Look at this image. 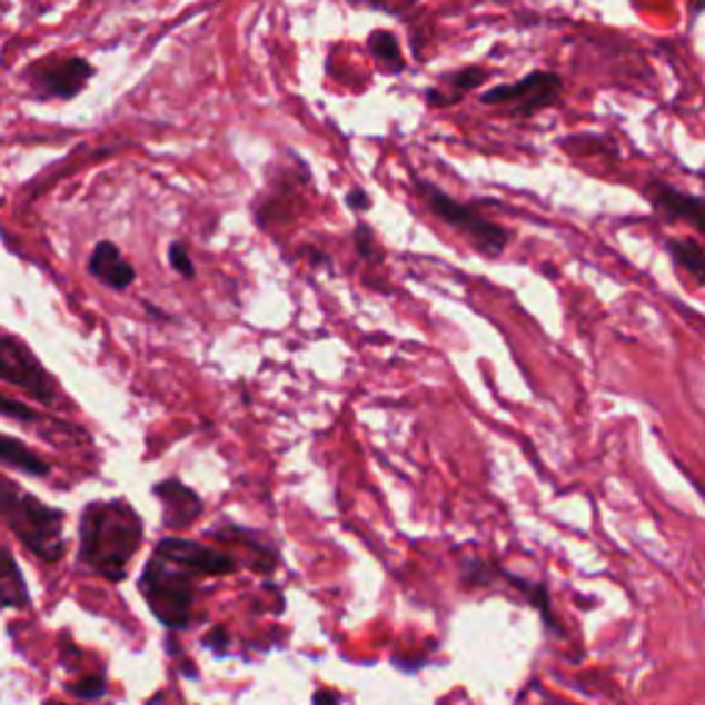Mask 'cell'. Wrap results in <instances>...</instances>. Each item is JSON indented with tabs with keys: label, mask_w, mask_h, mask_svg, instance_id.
Masks as SVG:
<instances>
[{
	"label": "cell",
	"mask_w": 705,
	"mask_h": 705,
	"mask_svg": "<svg viewBox=\"0 0 705 705\" xmlns=\"http://www.w3.org/2000/svg\"><path fill=\"white\" fill-rule=\"evenodd\" d=\"M106 678L102 675H89V678H80L78 684H69L67 692L69 695L80 697V701H100L106 695Z\"/></svg>",
	"instance_id": "ac0fdd59"
},
{
	"label": "cell",
	"mask_w": 705,
	"mask_h": 705,
	"mask_svg": "<svg viewBox=\"0 0 705 705\" xmlns=\"http://www.w3.org/2000/svg\"><path fill=\"white\" fill-rule=\"evenodd\" d=\"M352 242H356V251L361 254V259L375 257V232L367 224H358L356 232H352Z\"/></svg>",
	"instance_id": "44dd1931"
},
{
	"label": "cell",
	"mask_w": 705,
	"mask_h": 705,
	"mask_svg": "<svg viewBox=\"0 0 705 705\" xmlns=\"http://www.w3.org/2000/svg\"><path fill=\"white\" fill-rule=\"evenodd\" d=\"M155 496L163 505V522L169 529H188L205 510L199 494L175 477L155 485Z\"/></svg>",
	"instance_id": "30bf717a"
},
{
	"label": "cell",
	"mask_w": 705,
	"mask_h": 705,
	"mask_svg": "<svg viewBox=\"0 0 705 705\" xmlns=\"http://www.w3.org/2000/svg\"><path fill=\"white\" fill-rule=\"evenodd\" d=\"M361 3H367L369 9L386 11V14H406L408 9L419 6L421 0H361Z\"/></svg>",
	"instance_id": "7402d4cb"
},
{
	"label": "cell",
	"mask_w": 705,
	"mask_h": 705,
	"mask_svg": "<svg viewBox=\"0 0 705 705\" xmlns=\"http://www.w3.org/2000/svg\"><path fill=\"white\" fill-rule=\"evenodd\" d=\"M138 589L147 598L149 609L163 626L185 628L193 617V574H188L179 565L152 554V559L143 568Z\"/></svg>",
	"instance_id": "3957f363"
},
{
	"label": "cell",
	"mask_w": 705,
	"mask_h": 705,
	"mask_svg": "<svg viewBox=\"0 0 705 705\" xmlns=\"http://www.w3.org/2000/svg\"><path fill=\"white\" fill-rule=\"evenodd\" d=\"M645 196L653 210L662 218H667V221L689 224L695 232H703L705 229L703 199L697 193H686V190L675 188V185L656 179V182L647 185Z\"/></svg>",
	"instance_id": "9c48e42d"
},
{
	"label": "cell",
	"mask_w": 705,
	"mask_h": 705,
	"mask_svg": "<svg viewBox=\"0 0 705 705\" xmlns=\"http://www.w3.org/2000/svg\"><path fill=\"white\" fill-rule=\"evenodd\" d=\"M143 540L141 516L125 499L91 502L80 518V563L108 582H121Z\"/></svg>",
	"instance_id": "6da1fadb"
},
{
	"label": "cell",
	"mask_w": 705,
	"mask_h": 705,
	"mask_svg": "<svg viewBox=\"0 0 705 705\" xmlns=\"http://www.w3.org/2000/svg\"><path fill=\"white\" fill-rule=\"evenodd\" d=\"M315 705H339L337 692H317Z\"/></svg>",
	"instance_id": "d4e9b609"
},
{
	"label": "cell",
	"mask_w": 705,
	"mask_h": 705,
	"mask_svg": "<svg viewBox=\"0 0 705 705\" xmlns=\"http://www.w3.org/2000/svg\"><path fill=\"white\" fill-rule=\"evenodd\" d=\"M31 604L22 570L14 554L0 546V609H26Z\"/></svg>",
	"instance_id": "7c38bea8"
},
{
	"label": "cell",
	"mask_w": 705,
	"mask_h": 705,
	"mask_svg": "<svg viewBox=\"0 0 705 705\" xmlns=\"http://www.w3.org/2000/svg\"><path fill=\"white\" fill-rule=\"evenodd\" d=\"M0 464L11 466V469H20L26 474H33V477H48L50 474L48 460L39 458L28 444L20 441V438L3 436V433H0Z\"/></svg>",
	"instance_id": "4fadbf2b"
},
{
	"label": "cell",
	"mask_w": 705,
	"mask_h": 705,
	"mask_svg": "<svg viewBox=\"0 0 705 705\" xmlns=\"http://www.w3.org/2000/svg\"><path fill=\"white\" fill-rule=\"evenodd\" d=\"M0 416H9V419H17V421H37L39 414L33 411V408H28L26 403L14 400V397L3 395L0 391Z\"/></svg>",
	"instance_id": "d6986e66"
},
{
	"label": "cell",
	"mask_w": 705,
	"mask_h": 705,
	"mask_svg": "<svg viewBox=\"0 0 705 705\" xmlns=\"http://www.w3.org/2000/svg\"><path fill=\"white\" fill-rule=\"evenodd\" d=\"M488 78H490L488 69H483V67H460V69H455V72L441 75V80H438V89L444 86V89L453 91V95L447 97V108H449V106H458V102L464 100V97L469 95V91L479 89V86H483Z\"/></svg>",
	"instance_id": "9a60e30c"
},
{
	"label": "cell",
	"mask_w": 705,
	"mask_h": 705,
	"mask_svg": "<svg viewBox=\"0 0 705 705\" xmlns=\"http://www.w3.org/2000/svg\"><path fill=\"white\" fill-rule=\"evenodd\" d=\"M155 554L193 576H229L237 570V559L232 554H224L199 540H188V537H163L155 546Z\"/></svg>",
	"instance_id": "ba28073f"
},
{
	"label": "cell",
	"mask_w": 705,
	"mask_h": 705,
	"mask_svg": "<svg viewBox=\"0 0 705 705\" xmlns=\"http://www.w3.org/2000/svg\"><path fill=\"white\" fill-rule=\"evenodd\" d=\"M169 262H171V268H175L177 274L182 276V279H193L196 276V265H193V259H190L188 248H185L182 242H171Z\"/></svg>",
	"instance_id": "ffe728a7"
},
{
	"label": "cell",
	"mask_w": 705,
	"mask_h": 705,
	"mask_svg": "<svg viewBox=\"0 0 705 705\" xmlns=\"http://www.w3.org/2000/svg\"><path fill=\"white\" fill-rule=\"evenodd\" d=\"M559 95H563V78L557 72H548V69H537V72L513 80V83H499L494 89L483 91L479 102L505 108L513 117L529 119L535 113L546 111V108L557 106Z\"/></svg>",
	"instance_id": "5b68a950"
},
{
	"label": "cell",
	"mask_w": 705,
	"mask_h": 705,
	"mask_svg": "<svg viewBox=\"0 0 705 705\" xmlns=\"http://www.w3.org/2000/svg\"><path fill=\"white\" fill-rule=\"evenodd\" d=\"M505 576H507V582H513V587H518V589H522L524 595H527V598L532 600V604L537 606V612H540V615L546 617L548 626H552L554 632L559 634L557 620H554V615H552V604H548V593H546V587H543V585H529V582L518 579V576H513V574H505Z\"/></svg>",
	"instance_id": "e0dca14e"
},
{
	"label": "cell",
	"mask_w": 705,
	"mask_h": 705,
	"mask_svg": "<svg viewBox=\"0 0 705 705\" xmlns=\"http://www.w3.org/2000/svg\"><path fill=\"white\" fill-rule=\"evenodd\" d=\"M89 274L111 290H127L136 281V268L121 257L119 246L111 240L97 242L89 257Z\"/></svg>",
	"instance_id": "8fae6325"
},
{
	"label": "cell",
	"mask_w": 705,
	"mask_h": 705,
	"mask_svg": "<svg viewBox=\"0 0 705 705\" xmlns=\"http://www.w3.org/2000/svg\"><path fill=\"white\" fill-rule=\"evenodd\" d=\"M416 193H419V199L425 201V207L438 218V221L447 224V227H453L455 232L464 235L466 240L477 248V251L488 254V257H499V254L507 248V242H510L513 235L507 232L505 227H499V224L479 216L471 205H460V201H455L453 196H449L447 190L438 188V185L425 182V179H416Z\"/></svg>",
	"instance_id": "277c9868"
},
{
	"label": "cell",
	"mask_w": 705,
	"mask_h": 705,
	"mask_svg": "<svg viewBox=\"0 0 705 705\" xmlns=\"http://www.w3.org/2000/svg\"><path fill=\"white\" fill-rule=\"evenodd\" d=\"M205 645L216 647V653H221V647H227V645H229V634H227V628H212V632L207 634V637H205Z\"/></svg>",
	"instance_id": "cb8c5ba5"
},
{
	"label": "cell",
	"mask_w": 705,
	"mask_h": 705,
	"mask_svg": "<svg viewBox=\"0 0 705 705\" xmlns=\"http://www.w3.org/2000/svg\"><path fill=\"white\" fill-rule=\"evenodd\" d=\"M367 50L373 56L375 63H380V69L391 75L406 72V56H403L400 42L391 31H373L367 37Z\"/></svg>",
	"instance_id": "5bb4252c"
},
{
	"label": "cell",
	"mask_w": 705,
	"mask_h": 705,
	"mask_svg": "<svg viewBox=\"0 0 705 705\" xmlns=\"http://www.w3.org/2000/svg\"><path fill=\"white\" fill-rule=\"evenodd\" d=\"M667 251L673 257L675 265H681L684 270H689L695 276L697 285H703L705 279V251L703 242L692 240V237H675V240H667Z\"/></svg>",
	"instance_id": "2e32d148"
},
{
	"label": "cell",
	"mask_w": 705,
	"mask_h": 705,
	"mask_svg": "<svg viewBox=\"0 0 705 705\" xmlns=\"http://www.w3.org/2000/svg\"><path fill=\"white\" fill-rule=\"evenodd\" d=\"M0 380L17 386L42 406H53L56 395H59L56 380L50 378L42 361L28 350V345L3 331H0Z\"/></svg>",
	"instance_id": "8992f818"
},
{
	"label": "cell",
	"mask_w": 705,
	"mask_h": 705,
	"mask_svg": "<svg viewBox=\"0 0 705 705\" xmlns=\"http://www.w3.org/2000/svg\"><path fill=\"white\" fill-rule=\"evenodd\" d=\"M0 518L11 535L42 563H61L67 554L61 510L44 505L14 479L0 477Z\"/></svg>",
	"instance_id": "7a4b0ae2"
},
{
	"label": "cell",
	"mask_w": 705,
	"mask_h": 705,
	"mask_svg": "<svg viewBox=\"0 0 705 705\" xmlns=\"http://www.w3.org/2000/svg\"><path fill=\"white\" fill-rule=\"evenodd\" d=\"M91 78H95V67L86 59H78V56L39 61L31 69L33 91L39 97H48V100H72L86 89Z\"/></svg>",
	"instance_id": "52a82bcc"
},
{
	"label": "cell",
	"mask_w": 705,
	"mask_h": 705,
	"mask_svg": "<svg viewBox=\"0 0 705 705\" xmlns=\"http://www.w3.org/2000/svg\"><path fill=\"white\" fill-rule=\"evenodd\" d=\"M348 207L352 212H358V216H361V212H367L369 207H373V199H369L367 190L352 188V190H348Z\"/></svg>",
	"instance_id": "603a6c76"
}]
</instances>
